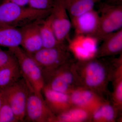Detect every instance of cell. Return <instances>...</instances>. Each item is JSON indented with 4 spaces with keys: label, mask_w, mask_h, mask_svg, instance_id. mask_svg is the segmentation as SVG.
I'll return each mask as SVG.
<instances>
[{
    "label": "cell",
    "mask_w": 122,
    "mask_h": 122,
    "mask_svg": "<svg viewBox=\"0 0 122 122\" xmlns=\"http://www.w3.org/2000/svg\"><path fill=\"white\" fill-rule=\"evenodd\" d=\"M51 12V9L39 10L3 1L0 4V25L19 28L35 21L45 19Z\"/></svg>",
    "instance_id": "obj_1"
},
{
    "label": "cell",
    "mask_w": 122,
    "mask_h": 122,
    "mask_svg": "<svg viewBox=\"0 0 122 122\" xmlns=\"http://www.w3.org/2000/svg\"><path fill=\"white\" fill-rule=\"evenodd\" d=\"M92 58L74 64L78 80L83 87L95 92L105 87L108 79L107 68L100 60Z\"/></svg>",
    "instance_id": "obj_2"
},
{
    "label": "cell",
    "mask_w": 122,
    "mask_h": 122,
    "mask_svg": "<svg viewBox=\"0 0 122 122\" xmlns=\"http://www.w3.org/2000/svg\"><path fill=\"white\" fill-rule=\"evenodd\" d=\"M19 65L22 78L30 91L42 94L45 86L42 70L36 61L20 46L11 48Z\"/></svg>",
    "instance_id": "obj_3"
},
{
    "label": "cell",
    "mask_w": 122,
    "mask_h": 122,
    "mask_svg": "<svg viewBox=\"0 0 122 122\" xmlns=\"http://www.w3.org/2000/svg\"><path fill=\"white\" fill-rule=\"evenodd\" d=\"M98 31L95 38L102 41L109 34L122 29V5H113L104 2L99 5Z\"/></svg>",
    "instance_id": "obj_4"
},
{
    "label": "cell",
    "mask_w": 122,
    "mask_h": 122,
    "mask_svg": "<svg viewBox=\"0 0 122 122\" xmlns=\"http://www.w3.org/2000/svg\"><path fill=\"white\" fill-rule=\"evenodd\" d=\"M4 100L11 107L18 122H24L25 107L30 90L22 78L0 91Z\"/></svg>",
    "instance_id": "obj_5"
},
{
    "label": "cell",
    "mask_w": 122,
    "mask_h": 122,
    "mask_svg": "<svg viewBox=\"0 0 122 122\" xmlns=\"http://www.w3.org/2000/svg\"><path fill=\"white\" fill-rule=\"evenodd\" d=\"M28 55L41 67L43 72L58 68L69 61L70 56L69 49L65 44L53 48H43Z\"/></svg>",
    "instance_id": "obj_6"
},
{
    "label": "cell",
    "mask_w": 122,
    "mask_h": 122,
    "mask_svg": "<svg viewBox=\"0 0 122 122\" xmlns=\"http://www.w3.org/2000/svg\"><path fill=\"white\" fill-rule=\"evenodd\" d=\"M55 116L46 103L42 94L30 91L24 122H53Z\"/></svg>",
    "instance_id": "obj_7"
},
{
    "label": "cell",
    "mask_w": 122,
    "mask_h": 122,
    "mask_svg": "<svg viewBox=\"0 0 122 122\" xmlns=\"http://www.w3.org/2000/svg\"><path fill=\"white\" fill-rule=\"evenodd\" d=\"M50 15L58 41L65 44L69 38L72 25L63 0H53Z\"/></svg>",
    "instance_id": "obj_8"
},
{
    "label": "cell",
    "mask_w": 122,
    "mask_h": 122,
    "mask_svg": "<svg viewBox=\"0 0 122 122\" xmlns=\"http://www.w3.org/2000/svg\"><path fill=\"white\" fill-rule=\"evenodd\" d=\"M76 36L92 37L95 38L98 31L100 16L94 9L70 18Z\"/></svg>",
    "instance_id": "obj_9"
},
{
    "label": "cell",
    "mask_w": 122,
    "mask_h": 122,
    "mask_svg": "<svg viewBox=\"0 0 122 122\" xmlns=\"http://www.w3.org/2000/svg\"><path fill=\"white\" fill-rule=\"evenodd\" d=\"M69 94L73 106L83 108L91 114L104 102L96 92L85 87L74 88Z\"/></svg>",
    "instance_id": "obj_10"
},
{
    "label": "cell",
    "mask_w": 122,
    "mask_h": 122,
    "mask_svg": "<svg viewBox=\"0 0 122 122\" xmlns=\"http://www.w3.org/2000/svg\"><path fill=\"white\" fill-rule=\"evenodd\" d=\"M43 20L35 21L19 28L22 35L20 46L28 54H32L43 48L39 26Z\"/></svg>",
    "instance_id": "obj_11"
},
{
    "label": "cell",
    "mask_w": 122,
    "mask_h": 122,
    "mask_svg": "<svg viewBox=\"0 0 122 122\" xmlns=\"http://www.w3.org/2000/svg\"><path fill=\"white\" fill-rule=\"evenodd\" d=\"M98 41L92 37L76 36L71 42L69 48L79 61H87L96 57Z\"/></svg>",
    "instance_id": "obj_12"
},
{
    "label": "cell",
    "mask_w": 122,
    "mask_h": 122,
    "mask_svg": "<svg viewBox=\"0 0 122 122\" xmlns=\"http://www.w3.org/2000/svg\"><path fill=\"white\" fill-rule=\"evenodd\" d=\"M42 94L46 105L55 116L73 107L69 94L55 91L45 86Z\"/></svg>",
    "instance_id": "obj_13"
},
{
    "label": "cell",
    "mask_w": 122,
    "mask_h": 122,
    "mask_svg": "<svg viewBox=\"0 0 122 122\" xmlns=\"http://www.w3.org/2000/svg\"><path fill=\"white\" fill-rule=\"evenodd\" d=\"M102 41V45L98 48L96 57L112 56L122 53V29L109 34Z\"/></svg>",
    "instance_id": "obj_14"
},
{
    "label": "cell",
    "mask_w": 122,
    "mask_h": 122,
    "mask_svg": "<svg viewBox=\"0 0 122 122\" xmlns=\"http://www.w3.org/2000/svg\"><path fill=\"white\" fill-rule=\"evenodd\" d=\"M21 41L20 28L0 25V47L4 46L9 49L20 46Z\"/></svg>",
    "instance_id": "obj_15"
},
{
    "label": "cell",
    "mask_w": 122,
    "mask_h": 122,
    "mask_svg": "<svg viewBox=\"0 0 122 122\" xmlns=\"http://www.w3.org/2000/svg\"><path fill=\"white\" fill-rule=\"evenodd\" d=\"M22 77L16 59L0 69V91L13 85Z\"/></svg>",
    "instance_id": "obj_16"
},
{
    "label": "cell",
    "mask_w": 122,
    "mask_h": 122,
    "mask_svg": "<svg viewBox=\"0 0 122 122\" xmlns=\"http://www.w3.org/2000/svg\"><path fill=\"white\" fill-rule=\"evenodd\" d=\"M40 34L43 48H51L65 44L60 43L58 41L53 27L51 16L42 20L39 26Z\"/></svg>",
    "instance_id": "obj_17"
},
{
    "label": "cell",
    "mask_w": 122,
    "mask_h": 122,
    "mask_svg": "<svg viewBox=\"0 0 122 122\" xmlns=\"http://www.w3.org/2000/svg\"><path fill=\"white\" fill-rule=\"evenodd\" d=\"M91 113L87 110L73 106L63 113L55 116L53 122H83L91 118Z\"/></svg>",
    "instance_id": "obj_18"
},
{
    "label": "cell",
    "mask_w": 122,
    "mask_h": 122,
    "mask_svg": "<svg viewBox=\"0 0 122 122\" xmlns=\"http://www.w3.org/2000/svg\"><path fill=\"white\" fill-rule=\"evenodd\" d=\"M102 0H63L70 17L77 16L94 8Z\"/></svg>",
    "instance_id": "obj_19"
},
{
    "label": "cell",
    "mask_w": 122,
    "mask_h": 122,
    "mask_svg": "<svg viewBox=\"0 0 122 122\" xmlns=\"http://www.w3.org/2000/svg\"><path fill=\"white\" fill-rule=\"evenodd\" d=\"M115 108L110 103L105 102L92 114L91 119L94 122H113L116 117Z\"/></svg>",
    "instance_id": "obj_20"
},
{
    "label": "cell",
    "mask_w": 122,
    "mask_h": 122,
    "mask_svg": "<svg viewBox=\"0 0 122 122\" xmlns=\"http://www.w3.org/2000/svg\"><path fill=\"white\" fill-rule=\"evenodd\" d=\"M0 122H18L12 109L4 100L0 108Z\"/></svg>",
    "instance_id": "obj_21"
},
{
    "label": "cell",
    "mask_w": 122,
    "mask_h": 122,
    "mask_svg": "<svg viewBox=\"0 0 122 122\" xmlns=\"http://www.w3.org/2000/svg\"><path fill=\"white\" fill-rule=\"evenodd\" d=\"M16 60L13 51L11 50H2L0 47V69Z\"/></svg>",
    "instance_id": "obj_22"
},
{
    "label": "cell",
    "mask_w": 122,
    "mask_h": 122,
    "mask_svg": "<svg viewBox=\"0 0 122 122\" xmlns=\"http://www.w3.org/2000/svg\"><path fill=\"white\" fill-rule=\"evenodd\" d=\"M53 0H29L28 6L39 10L51 9Z\"/></svg>",
    "instance_id": "obj_23"
},
{
    "label": "cell",
    "mask_w": 122,
    "mask_h": 122,
    "mask_svg": "<svg viewBox=\"0 0 122 122\" xmlns=\"http://www.w3.org/2000/svg\"><path fill=\"white\" fill-rule=\"evenodd\" d=\"M114 99L117 105H122V77L116 82L114 94Z\"/></svg>",
    "instance_id": "obj_24"
},
{
    "label": "cell",
    "mask_w": 122,
    "mask_h": 122,
    "mask_svg": "<svg viewBox=\"0 0 122 122\" xmlns=\"http://www.w3.org/2000/svg\"><path fill=\"white\" fill-rule=\"evenodd\" d=\"M3 1H6L13 3L22 7H26L28 5L29 0H2Z\"/></svg>",
    "instance_id": "obj_25"
},
{
    "label": "cell",
    "mask_w": 122,
    "mask_h": 122,
    "mask_svg": "<svg viewBox=\"0 0 122 122\" xmlns=\"http://www.w3.org/2000/svg\"><path fill=\"white\" fill-rule=\"evenodd\" d=\"M105 2L109 4L113 5H122V0H105Z\"/></svg>",
    "instance_id": "obj_26"
},
{
    "label": "cell",
    "mask_w": 122,
    "mask_h": 122,
    "mask_svg": "<svg viewBox=\"0 0 122 122\" xmlns=\"http://www.w3.org/2000/svg\"><path fill=\"white\" fill-rule=\"evenodd\" d=\"M4 99L3 98V96H2V94L1 92L0 91V108L2 106V103L4 102Z\"/></svg>",
    "instance_id": "obj_27"
},
{
    "label": "cell",
    "mask_w": 122,
    "mask_h": 122,
    "mask_svg": "<svg viewBox=\"0 0 122 122\" xmlns=\"http://www.w3.org/2000/svg\"><path fill=\"white\" fill-rule=\"evenodd\" d=\"M2 0H0V4L2 2Z\"/></svg>",
    "instance_id": "obj_28"
}]
</instances>
